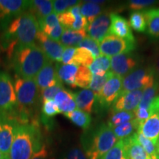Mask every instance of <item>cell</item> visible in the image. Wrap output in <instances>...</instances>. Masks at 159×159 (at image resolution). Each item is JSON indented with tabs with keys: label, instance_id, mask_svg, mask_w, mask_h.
<instances>
[{
	"label": "cell",
	"instance_id": "obj_1",
	"mask_svg": "<svg viewBox=\"0 0 159 159\" xmlns=\"http://www.w3.org/2000/svg\"><path fill=\"white\" fill-rule=\"evenodd\" d=\"M40 30L37 19L29 12L15 18L7 27L2 38V45L8 57L17 46L34 44Z\"/></svg>",
	"mask_w": 159,
	"mask_h": 159
},
{
	"label": "cell",
	"instance_id": "obj_2",
	"mask_svg": "<svg viewBox=\"0 0 159 159\" xmlns=\"http://www.w3.org/2000/svg\"><path fill=\"white\" fill-rule=\"evenodd\" d=\"M16 76L34 79L49 60L39 45L17 46L9 57Z\"/></svg>",
	"mask_w": 159,
	"mask_h": 159
},
{
	"label": "cell",
	"instance_id": "obj_3",
	"mask_svg": "<svg viewBox=\"0 0 159 159\" xmlns=\"http://www.w3.org/2000/svg\"><path fill=\"white\" fill-rule=\"evenodd\" d=\"M43 144L39 127L36 123L21 124L18 128L9 153V159H30Z\"/></svg>",
	"mask_w": 159,
	"mask_h": 159
},
{
	"label": "cell",
	"instance_id": "obj_4",
	"mask_svg": "<svg viewBox=\"0 0 159 159\" xmlns=\"http://www.w3.org/2000/svg\"><path fill=\"white\" fill-rule=\"evenodd\" d=\"M117 142L114 131L105 123L85 134L82 138L83 149L89 159H100Z\"/></svg>",
	"mask_w": 159,
	"mask_h": 159
},
{
	"label": "cell",
	"instance_id": "obj_5",
	"mask_svg": "<svg viewBox=\"0 0 159 159\" xmlns=\"http://www.w3.org/2000/svg\"><path fill=\"white\" fill-rule=\"evenodd\" d=\"M18 107L30 114L29 108L35 106L39 100L40 91L35 79H24L16 76L14 80Z\"/></svg>",
	"mask_w": 159,
	"mask_h": 159
},
{
	"label": "cell",
	"instance_id": "obj_6",
	"mask_svg": "<svg viewBox=\"0 0 159 159\" xmlns=\"http://www.w3.org/2000/svg\"><path fill=\"white\" fill-rule=\"evenodd\" d=\"M21 123L16 109L11 112L0 113V151L4 158H8L16 132Z\"/></svg>",
	"mask_w": 159,
	"mask_h": 159
},
{
	"label": "cell",
	"instance_id": "obj_7",
	"mask_svg": "<svg viewBox=\"0 0 159 159\" xmlns=\"http://www.w3.org/2000/svg\"><path fill=\"white\" fill-rule=\"evenodd\" d=\"M156 71L153 68L144 67L135 69L122 79L121 94L127 91L142 90L151 87L156 82Z\"/></svg>",
	"mask_w": 159,
	"mask_h": 159
},
{
	"label": "cell",
	"instance_id": "obj_8",
	"mask_svg": "<svg viewBox=\"0 0 159 159\" xmlns=\"http://www.w3.org/2000/svg\"><path fill=\"white\" fill-rule=\"evenodd\" d=\"M136 42L121 39L114 35H108L99 43L100 55L109 57L125 53H130L135 50Z\"/></svg>",
	"mask_w": 159,
	"mask_h": 159
},
{
	"label": "cell",
	"instance_id": "obj_9",
	"mask_svg": "<svg viewBox=\"0 0 159 159\" xmlns=\"http://www.w3.org/2000/svg\"><path fill=\"white\" fill-rule=\"evenodd\" d=\"M122 89V78L112 73L102 91L96 95V103L99 108H108L113 105L120 95Z\"/></svg>",
	"mask_w": 159,
	"mask_h": 159
},
{
	"label": "cell",
	"instance_id": "obj_10",
	"mask_svg": "<svg viewBox=\"0 0 159 159\" xmlns=\"http://www.w3.org/2000/svg\"><path fill=\"white\" fill-rule=\"evenodd\" d=\"M18 102L11 76L0 71V113H7L17 108Z\"/></svg>",
	"mask_w": 159,
	"mask_h": 159
},
{
	"label": "cell",
	"instance_id": "obj_11",
	"mask_svg": "<svg viewBox=\"0 0 159 159\" xmlns=\"http://www.w3.org/2000/svg\"><path fill=\"white\" fill-rule=\"evenodd\" d=\"M139 60L131 53H125L111 58V71L117 76L125 77L139 65Z\"/></svg>",
	"mask_w": 159,
	"mask_h": 159
},
{
	"label": "cell",
	"instance_id": "obj_12",
	"mask_svg": "<svg viewBox=\"0 0 159 159\" xmlns=\"http://www.w3.org/2000/svg\"><path fill=\"white\" fill-rule=\"evenodd\" d=\"M36 40L39 43V47L42 49L49 61L61 62L65 49L64 46L61 44L59 41L52 39L41 30L38 33Z\"/></svg>",
	"mask_w": 159,
	"mask_h": 159
},
{
	"label": "cell",
	"instance_id": "obj_13",
	"mask_svg": "<svg viewBox=\"0 0 159 159\" xmlns=\"http://www.w3.org/2000/svg\"><path fill=\"white\" fill-rule=\"evenodd\" d=\"M143 96L142 90L127 91L120 94L112 105V112L131 111L134 112L140 104Z\"/></svg>",
	"mask_w": 159,
	"mask_h": 159
},
{
	"label": "cell",
	"instance_id": "obj_14",
	"mask_svg": "<svg viewBox=\"0 0 159 159\" xmlns=\"http://www.w3.org/2000/svg\"><path fill=\"white\" fill-rule=\"evenodd\" d=\"M110 25V14L108 13H101L92 22L89 24L86 28L87 33L89 37L100 43L108 35Z\"/></svg>",
	"mask_w": 159,
	"mask_h": 159
},
{
	"label": "cell",
	"instance_id": "obj_15",
	"mask_svg": "<svg viewBox=\"0 0 159 159\" xmlns=\"http://www.w3.org/2000/svg\"><path fill=\"white\" fill-rule=\"evenodd\" d=\"M111 25L108 35H114L121 39L136 42V39L133 34L130 24L125 18L118 13H110Z\"/></svg>",
	"mask_w": 159,
	"mask_h": 159
},
{
	"label": "cell",
	"instance_id": "obj_16",
	"mask_svg": "<svg viewBox=\"0 0 159 159\" xmlns=\"http://www.w3.org/2000/svg\"><path fill=\"white\" fill-rule=\"evenodd\" d=\"M29 1L23 0H0V19L7 21L19 16L28 9Z\"/></svg>",
	"mask_w": 159,
	"mask_h": 159
},
{
	"label": "cell",
	"instance_id": "obj_17",
	"mask_svg": "<svg viewBox=\"0 0 159 159\" xmlns=\"http://www.w3.org/2000/svg\"><path fill=\"white\" fill-rule=\"evenodd\" d=\"M35 80L40 91H42L49 87L54 86L61 82L57 77L56 69L53 65L52 61H49L43 67Z\"/></svg>",
	"mask_w": 159,
	"mask_h": 159
},
{
	"label": "cell",
	"instance_id": "obj_18",
	"mask_svg": "<svg viewBox=\"0 0 159 159\" xmlns=\"http://www.w3.org/2000/svg\"><path fill=\"white\" fill-rule=\"evenodd\" d=\"M137 132L156 144L159 139V112L155 113L139 125Z\"/></svg>",
	"mask_w": 159,
	"mask_h": 159
},
{
	"label": "cell",
	"instance_id": "obj_19",
	"mask_svg": "<svg viewBox=\"0 0 159 159\" xmlns=\"http://www.w3.org/2000/svg\"><path fill=\"white\" fill-rule=\"evenodd\" d=\"M76 106L79 110L90 114L93 111L96 103L97 96L91 89H83L77 93H74Z\"/></svg>",
	"mask_w": 159,
	"mask_h": 159
},
{
	"label": "cell",
	"instance_id": "obj_20",
	"mask_svg": "<svg viewBox=\"0 0 159 159\" xmlns=\"http://www.w3.org/2000/svg\"><path fill=\"white\" fill-rule=\"evenodd\" d=\"M136 134V133H135ZM135 134L128 138L122 139L125 152L128 159H152L139 144Z\"/></svg>",
	"mask_w": 159,
	"mask_h": 159
},
{
	"label": "cell",
	"instance_id": "obj_21",
	"mask_svg": "<svg viewBox=\"0 0 159 159\" xmlns=\"http://www.w3.org/2000/svg\"><path fill=\"white\" fill-rule=\"evenodd\" d=\"M55 69L57 77L61 82L75 88V77H76L78 66L75 64H63L57 63Z\"/></svg>",
	"mask_w": 159,
	"mask_h": 159
},
{
	"label": "cell",
	"instance_id": "obj_22",
	"mask_svg": "<svg viewBox=\"0 0 159 159\" xmlns=\"http://www.w3.org/2000/svg\"><path fill=\"white\" fill-rule=\"evenodd\" d=\"M29 13L37 20L51 14L53 11V1L50 0H33L29 1Z\"/></svg>",
	"mask_w": 159,
	"mask_h": 159
},
{
	"label": "cell",
	"instance_id": "obj_23",
	"mask_svg": "<svg viewBox=\"0 0 159 159\" xmlns=\"http://www.w3.org/2000/svg\"><path fill=\"white\" fill-rule=\"evenodd\" d=\"M86 30H64L61 39L60 43L64 47H72L79 46L81 41L85 38L88 36Z\"/></svg>",
	"mask_w": 159,
	"mask_h": 159
},
{
	"label": "cell",
	"instance_id": "obj_24",
	"mask_svg": "<svg viewBox=\"0 0 159 159\" xmlns=\"http://www.w3.org/2000/svg\"><path fill=\"white\" fill-rule=\"evenodd\" d=\"M144 13L149 35L153 39H159V7L145 10Z\"/></svg>",
	"mask_w": 159,
	"mask_h": 159
},
{
	"label": "cell",
	"instance_id": "obj_25",
	"mask_svg": "<svg viewBox=\"0 0 159 159\" xmlns=\"http://www.w3.org/2000/svg\"><path fill=\"white\" fill-rule=\"evenodd\" d=\"M64 116L70 119L71 122L74 123L79 128H83V130H88L90 128L91 124V116L88 113L84 111L75 109L72 112L65 114Z\"/></svg>",
	"mask_w": 159,
	"mask_h": 159
},
{
	"label": "cell",
	"instance_id": "obj_26",
	"mask_svg": "<svg viewBox=\"0 0 159 159\" xmlns=\"http://www.w3.org/2000/svg\"><path fill=\"white\" fill-rule=\"evenodd\" d=\"M139 125L140 124L138 121L136 119H134L130 122L124 123L119 126L115 127V128H112V130L114 131L116 138L122 140V139H127L133 136L136 133V130H138Z\"/></svg>",
	"mask_w": 159,
	"mask_h": 159
},
{
	"label": "cell",
	"instance_id": "obj_27",
	"mask_svg": "<svg viewBox=\"0 0 159 159\" xmlns=\"http://www.w3.org/2000/svg\"><path fill=\"white\" fill-rule=\"evenodd\" d=\"M111 69V57L105 55H99L96 57L89 66L91 74L104 75L108 73Z\"/></svg>",
	"mask_w": 159,
	"mask_h": 159
},
{
	"label": "cell",
	"instance_id": "obj_28",
	"mask_svg": "<svg viewBox=\"0 0 159 159\" xmlns=\"http://www.w3.org/2000/svg\"><path fill=\"white\" fill-rule=\"evenodd\" d=\"M102 8L98 4L94 3L92 1H87L81 4L80 13L88 21V23L92 22L96 18L101 14Z\"/></svg>",
	"mask_w": 159,
	"mask_h": 159
},
{
	"label": "cell",
	"instance_id": "obj_29",
	"mask_svg": "<svg viewBox=\"0 0 159 159\" xmlns=\"http://www.w3.org/2000/svg\"><path fill=\"white\" fill-rule=\"evenodd\" d=\"M135 119V115L134 112L131 111H117V112H112L109 117L108 125L112 129L115 127L124 124Z\"/></svg>",
	"mask_w": 159,
	"mask_h": 159
},
{
	"label": "cell",
	"instance_id": "obj_30",
	"mask_svg": "<svg viewBox=\"0 0 159 159\" xmlns=\"http://www.w3.org/2000/svg\"><path fill=\"white\" fill-rule=\"evenodd\" d=\"M94 59L95 57L93 56L92 53L88 49L77 47L74 58H73L72 64L76 65L77 66H82L89 68Z\"/></svg>",
	"mask_w": 159,
	"mask_h": 159
},
{
	"label": "cell",
	"instance_id": "obj_31",
	"mask_svg": "<svg viewBox=\"0 0 159 159\" xmlns=\"http://www.w3.org/2000/svg\"><path fill=\"white\" fill-rule=\"evenodd\" d=\"M131 28L138 33H144L147 30V19L144 11H134L131 13L129 19Z\"/></svg>",
	"mask_w": 159,
	"mask_h": 159
},
{
	"label": "cell",
	"instance_id": "obj_32",
	"mask_svg": "<svg viewBox=\"0 0 159 159\" xmlns=\"http://www.w3.org/2000/svg\"><path fill=\"white\" fill-rule=\"evenodd\" d=\"M159 92V82L156 81L151 87L144 89L143 91V96L141 99L140 104L138 108L149 109V107L151 105L153 99L158 96Z\"/></svg>",
	"mask_w": 159,
	"mask_h": 159
},
{
	"label": "cell",
	"instance_id": "obj_33",
	"mask_svg": "<svg viewBox=\"0 0 159 159\" xmlns=\"http://www.w3.org/2000/svg\"><path fill=\"white\" fill-rule=\"evenodd\" d=\"M91 80H92V74L89 67L78 66L76 77H75V85L76 87H80L87 89L90 86Z\"/></svg>",
	"mask_w": 159,
	"mask_h": 159
},
{
	"label": "cell",
	"instance_id": "obj_34",
	"mask_svg": "<svg viewBox=\"0 0 159 159\" xmlns=\"http://www.w3.org/2000/svg\"><path fill=\"white\" fill-rule=\"evenodd\" d=\"M100 159H128L125 152L123 140L118 141L116 144Z\"/></svg>",
	"mask_w": 159,
	"mask_h": 159
},
{
	"label": "cell",
	"instance_id": "obj_35",
	"mask_svg": "<svg viewBox=\"0 0 159 159\" xmlns=\"http://www.w3.org/2000/svg\"><path fill=\"white\" fill-rule=\"evenodd\" d=\"M135 135H136L137 141H138L139 144L142 145V148L146 151L147 153L150 156V158L152 159H158V158L156 152V144H154L150 139L146 138V137L141 134H139L137 131Z\"/></svg>",
	"mask_w": 159,
	"mask_h": 159
},
{
	"label": "cell",
	"instance_id": "obj_36",
	"mask_svg": "<svg viewBox=\"0 0 159 159\" xmlns=\"http://www.w3.org/2000/svg\"><path fill=\"white\" fill-rule=\"evenodd\" d=\"M111 75H112V72L111 71L104 75H92V80H91L89 88L91 91H94L95 94L98 95Z\"/></svg>",
	"mask_w": 159,
	"mask_h": 159
},
{
	"label": "cell",
	"instance_id": "obj_37",
	"mask_svg": "<svg viewBox=\"0 0 159 159\" xmlns=\"http://www.w3.org/2000/svg\"><path fill=\"white\" fill-rule=\"evenodd\" d=\"M80 2L77 0H55L53 1V11L55 14L60 15Z\"/></svg>",
	"mask_w": 159,
	"mask_h": 159
},
{
	"label": "cell",
	"instance_id": "obj_38",
	"mask_svg": "<svg viewBox=\"0 0 159 159\" xmlns=\"http://www.w3.org/2000/svg\"><path fill=\"white\" fill-rule=\"evenodd\" d=\"M78 47H80V48H85L88 49V50L92 53L93 56L95 58L99 57V55H101L100 50H99V43L95 41L94 39H91L89 35L81 41Z\"/></svg>",
	"mask_w": 159,
	"mask_h": 159
},
{
	"label": "cell",
	"instance_id": "obj_39",
	"mask_svg": "<svg viewBox=\"0 0 159 159\" xmlns=\"http://www.w3.org/2000/svg\"><path fill=\"white\" fill-rule=\"evenodd\" d=\"M63 85L62 83H59L56 84L54 86L49 87L41 91V101L43 103L49 100H53L55 98V95H56L59 91L63 90Z\"/></svg>",
	"mask_w": 159,
	"mask_h": 159
},
{
	"label": "cell",
	"instance_id": "obj_40",
	"mask_svg": "<svg viewBox=\"0 0 159 159\" xmlns=\"http://www.w3.org/2000/svg\"><path fill=\"white\" fill-rule=\"evenodd\" d=\"M57 16H58L60 24L64 30H72L73 26H74L75 21H76L77 16H74L69 11H66L60 15H57Z\"/></svg>",
	"mask_w": 159,
	"mask_h": 159
},
{
	"label": "cell",
	"instance_id": "obj_41",
	"mask_svg": "<svg viewBox=\"0 0 159 159\" xmlns=\"http://www.w3.org/2000/svg\"><path fill=\"white\" fill-rule=\"evenodd\" d=\"M42 113L43 117L49 119L55 116V115L60 114V111L54 100H49L43 103Z\"/></svg>",
	"mask_w": 159,
	"mask_h": 159
},
{
	"label": "cell",
	"instance_id": "obj_42",
	"mask_svg": "<svg viewBox=\"0 0 159 159\" xmlns=\"http://www.w3.org/2000/svg\"><path fill=\"white\" fill-rule=\"evenodd\" d=\"M38 22H39L40 30H42L45 27H55L60 24L58 16L55 13H52L47 16L38 19Z\"/></svg>",
	"mask_w": 159,
	"mask_h": 159
},
{
	"label": "cell",
	"instance_id": "obj_43",
	"mask_svg": "<svg viewBox=\"0 0 159 159\" xmlns=\"http://www.w3.org/2000/svg\"><path fill=\"white\" fill-rule=\"evenodd\" d=\"M158 2L154 0H130L128 2V7L132 11H139L148 8L151 5H153Z\"/></svg>",
	"mask_w": 159,
	"mask_h": 159
},
{
	"label": "cell",
	"instance_id": "obj_44",
	"mask_svg": "<svg viewBox=\"0 0 159 159\" xmlns=\"http://www.w3.org/2000/svg\"><path fill=\"white\" fill-rule=\"evenodd\" d=\"M41 30L46 35H48L49 38H51L52 39L55 40L56 41H59L63 31H64V28L61 26V24H59L58 25L55 26V27H45V28H43Z\"/></svg>",
	"mask_w": 159,
	"mask_h": 159
},
{
	"label": "cell",
	"instance_id": "obj_45",
	"mask_svg": "<svg viewBox=\"0 0 159 159\" xmlns=\"http://www.w3.org/2000/svg\"><path fill=\"white\" fill-rule=\"evenodd\" d=\"M77 47H65L63 50L61 63L63 64H72Z\"/></svg>",
	"mask_w": 159,
	"mask_h": 159
},
{
	"label": "cell",
	"instance_id": "obj_46",
	"mask_svg": "<svg viewBox=\"0 0 159 159\" xmlns=\"http://www.w3.org/2000/svg\"><path fill=\"white\" fill-rule=\"evenodd\" d=\"M62 159H89L83 151L79 148H73L63 156Z\"/></svg>",
	"mask_w": 159,
	"mask_h": 159
},
{
	"label": "cell",
	"instance_id": "obj_47",
	"mask_svg": "<svg viewBox=\"0 0 159 159\" xmlns=\"http://www.w3.org/2000/svg\"><path fill=\"white\" fill-rule=\"evenodd\" d=\"M73 98H75L74 93H71L70 91L63 89V90L59 91V92L55 95L54 101L55 103H56L57 106H58V105L63 104V103L68 101L69 99Z\"/></svg>",
	"mask_w": 159,
	"mask_h": 159
},
{
	"label": "cell",
	"instance_id": "obj_48",
	"mask_svg": "<svg viewBox=\"0 0 159 159\" xmlns=\"http://www.w3.org/2000/svg\"><path fill=\"white\" fill-rule=\"evenodd\" d=\"M58 109L60 113L63 114V115L69 114V113L72 112L76 109V103H75V98L69 99L68 101L65 102L63 104L58 105Z\"/></svg>",
	"mask_w": 159,
	"mask_h": 159
},
{
	"label": "cell",
	"instance_id": "obj_49",
	"mask_svg": "<svg viewBox=\"0 0 159 159\" xmlns=\"http://www.w3.org/2000/svg\"><path fill=\"white\" fill-rule=\"evenodd\" d=\"M30 159H49V152L47 144L43 143L39 150L34 152Z\"/></svg>",
	"mask_w": 159,
	"mask_h": 159
},
{
	"label": "cell",
	"instance_id": "obj_50",
	"mask_svg": "<svg viewBox=\"0 0 159 159\" xmlns=\"http://www.w3.org/2000/svg\"><path fill=\"white\" fill-rule=\"evenodd\" d=\"M149 110H150L152 115L155 114V113L159 112V95H158L153 99V101H152L150 107H149Z\"/></svg>",
	"mask_w": 159,
	"mask_h": 159
},
{
	"label": "cell",
	"instance_id": "obj_51",
	"mask_svg": "<svg viewBox=\"0 0 159 159\" xmlns=\"http://www.w3.org/2000/svg\"><path fill=\"white\" fill-rule=\"evenodd\" d=\"M156 148L157 155H158V159H159V139H158V142H157L156 144Z\"/></svg>",
	"mask_w": 159,
	"mask_h": 159
},
{
	"label": "cell",
	"instance_id": "obj_52",
	"mask_svg": "<svg viewBox=\"0 0 159 159\" xmlns=\"http://www.w3.org/2000/svg\"><path fill=\"white\" fill-rule=\"evenodd\" d=\"M157 71H158V75L159 76V57H158V66H157Z\"/></svg>",
	"mask_w": 159,
	"mask_h": 159
},
{
	"label": "cell",
	"instance_id": "obj_53",
	"mask_svg": "<svg viewBox=\"0 0 159 159\" xmlns=\"http://www.w3.org/2000/svg\"><path fill=\"white\" fill-rule=\"evenodd\" d=\"M5 158H4V156H2V154L1 151H0V159H5Z\"/></svg>",
	"mask_w": 159,
	"mask_h": 159
},
{
	"label": "cell",
	"instance_id": "obj_54",
	"mask_svg": "<svg viewBox=\"0 0 159 159\" xmlns=\"http://www.w3.org/2000/svg\"><path fill=\"white\" fill-rule=\"evenodd\" d=\"M5 159H9V157H8V158H5Z\"/></svg>",
	"mask_w": 159,
	"mask_h": 159
}]
</instances>
